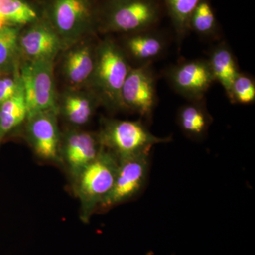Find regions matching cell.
I'll return each instance as SVG.
<instances>
[{"instance_id":"obj_3","label":"cell","mask_w":255,"mask_h":255,"mask_svg":"<svg viewBox=\"0 0 255 255\" xmlns=\"http://www.w3.org/2000/svg\"><path fill=\"white\" fill-rule=\"evenodd\" d=\"M118 167V158L102 147L99 155L76 178L77 192L85 220L97 210L112 190Z\"/></svg>"},{"instance_id":"obj_26","label":"cell","mask_w":255,"mask_h":255,"mask_svg":"<svg viewBox=\"0 0 255 255\" xmlns=\"http://www.w3.org/2000/svg\"><path fill=\"white\" fill-rule=\"evenodd\" d=\"M2 27V26H1V25H0V28H1Z\"/></svg>"},{"instance_id":"obj_19","label":"cell","mask_w":255,"mask_h":255,"mask_svg":"<svg viewBox=\"0 0 255 255\" xmlns=\"http://www.w3.org/2000/svg\"><path fill=\"white\" fill-rule=\"evenodd\" d=\"M95 102V100L87 95L68 94L63 101V113L70 123L84 125L91 119Z\"/></svg>"},{"instance_id":"obj_5","label":"cell","mask_w":255,"mask_h":255,"mask_svg":"<svg viewBox=\"0 0 255 255\" xmlns=\"http://www.w3.org/2000/svg\"><path fill=\"white\" fill-rule=\"evenodd\" d=\"M150 152L119 159L113 187L97 208L105 211L135 199L144 191L148 181Z\"/></svg>"},{"instance_id":"obj_20","label":"cell","mask_w":255,"mask_h":255,"mask_svg":"<svg viewBox=\"0 0 255 255\" xmlns=\"http://www.w3.org/2000/svg\"><path fill=\"white\" fill-rule=\"evenodd\" d=\"M37 18L35 10L22 0H0V25H23Z\"/></svg>"},{"instance_id":"obj_23","label":"cell","mask_w":255,"mask_h":255,"mask_svg":"<svg viewBox=\"0 0 255 255\" xmlns=\"http://www.w3.org/2000/svg\"><path fill=\"white\" fill-rule=\"evenodd\" d=\"M190 27L201 36H210L216 28V19L211 6L206 1L198 4L191 16Z\"/></svg>"},{"instance_id":"obj_2","label":"cell","mask_w":255,"mask_h":255,"mask_svg":"<svg viewBox=\"0 0 255 255\" xmlns=\"http://www.w3.org/2000/svg\"><path fill=\"white\" fill-rule=\"evenodd\" d=\"M97 136L102 147L118 159L150 152L153 146L171 141L156 136L140 121H107Z\"/></svg>"},{"instance_id":"obj_11","label":"cell","mask_w":255,"mask_h":255,"mask_svg":"<svg viewBox=\"0 0 255 255\" xmlns=\"http://www.w3.org/2000/svg\"><path fill=\"white\" fill-rule=\"evenodd\" d=\"M27 119L28 136L36 155L46 160H56L60 145L56 111L39 112Z\"/></svg>"},{"instance_id":"obj_13","label":"cell","mask_w":255,"mask_h":255,"mask_svg":"<svg viewBox=\"0 0 255 255\" xmlns=\"http://www.w3.org/2000/svg\"><path fill=\"white\" fill-rule=\"evenodd\" d=\"M204 101H191L178 111L177 121L183 133L191 140L201 141L213 122Z\"/></svg>"},{"instance_id":"obj_18","label":"cell","mask_w":255,"mask_h":255,"mask_svg":"<svg viewBox=\"0 0 255 255\" xmlns=\"http://www.w3.org/2000/svg\"><path fill=\"white\" fill-rule=\"evenodd\" d=\"M18 30L11 26L0 28V76L18 71L20 51Z\"/></svg>"},{"instance_id":"obj_22","label":"cell","mask_w":255,"mask_h":255,"mask_svg":"<svg viewBox=\"0 0 255 255\" xmlns=\"http://www.w3.org/2000/svg\"><path fill=\"white\" fill-rule=\"evenodd\" d=\"M230 102L240 105H250L255 101L254 79L246 74L239 73L233 82L228 96Z\"/></svg>"},{"instance_id":"obj_9","label":"cell","mask_w":255,"mask_h":255,"mask_svg":"<svg viewBox=\"0 0 255 255\" xmlns=\"http://www.w3.org/2000/svg\"><path fill=\"white\" fill-rule=\"evenodd\" d=\"M158 9L152 0H124L111 11L107 28L110 31L141 32L157 21Z\"/></svg>"},{"instance_id":"obj_17","label":"cell","mask_w":255,"mask_h":255,"mask_svg":"<svg viewBox=\"0 0 255 255\" xmlns=\"http://www.w3.org/2000/svg\"><path fill=\"white\" fill-rule=\"evenodd\" d=\"M26 118L27 110L21 80L15 95L0 107V142Z\"/></svg>"},{"instance_id":"obj_21","label":"cell","mask_w":255,"mask_h":255,"mask_svg":"<svg viewBox=\"0 0 255 255\" xmlns=\"http://www.w3.org/2000/svg\"><path fill=\"white\" fill-rule=\"evenodd\" d=\"M173 21L178 40H182L190 28L191 16L200 0H165Z\"/></svg>"},{"instance_id":"obj_14","label":"cell","mask_w":255,"mask_h":255,"mask_svg":"<svg viewBox=\"0 0 255 255\" xmlns=\"http://www.w3.org/2000/svg\"><path fill=\"white\" fill-rule=\"evenodd\" d=\"M96 49L91 45L82 44L68 52L64 61V74L73 86H80L91 80L95 70Z\"/></svg>"},{"instance_id":"obj_24","label":"cell","mask_w":255,"mask_h":255,"mask_svg":"<svg viewBox=\"0 0 255 255\" xmlns=\"http://www.w3.org/2000/svg\"><path fill=\"white\" fill-rule=\"evenodd\" d=\"M20 84L19 71L0 76V107L15 95Z\"/></svg>"},{"instance_id":"obj_16","label":"cell","mask_w":255,"mask_h":255,"mask_svg":"<svg viewBox=\"0 0 255 255\" xmlns=\"http://www.w3.org/2000/svg\"><path fill=\"white\" fill-rule=\"evenodd\" d=\"M209 61L215 81L222 85L228 96L240 72L234 55L226 45H219L211 51Z\"/></svg>"},{"instance_id":"obj_7","label":"cell","mask_w":255,"mask_h":255,"mask_svg":"<svg viewBox=\"0 0 255 255\" xmlns=\"http://www.w3.org/2000/svg\"><path fill=\"white\" fill-rule=\"evenodd\" d=\"M167 78L174 90L189 102L203 100L215 82L209 61L201 59L174 65L169 70Z\"/></svg>"},{"instance_id":"obj_12","label":"cell","mask_w":255,"mask_h":255,"mask_svg":"<svg viewBox=\"0 0 255 255\" xmlns=\"http://www.w3.org/2000/svg\"><path fill=\"white\" fill-rule=\"evenodd\" d=\"M102 147L97 135L87 132L68 134L63 147V156L70 172L78 177L82 170L100 153Z\"/></svg>"},{"instance_id":"obj_1","label":"cell","mask_w":255,"mask_h":255,"mask_svg":"<svg viewBox=\"0 0 255 255\" xmlns=\"http://www.w3.org/2000/svg\"><path fill=\"white\" fill-rule=\"evenodd\" d=\"M124 52L107 40L96 50L95 70L91 81L101 101L113 108H123L122 87L130 69Z\"/></svg>"},{"instance_id":"obj_8","label":"cell","mask_w":255,"mask_h":255,"mask_svg":"<svg viewBox=\"0 0 255 255\" xmlns=\"http://www.w3.org/2000/svg\"><path fill=\"white\" fill-rule=\"evenodd\" d=\"M50 18L63 43L75 41L91 22V6L88 0H54Z\"/></svg>"},{"instance_id":"obj_15","label":"cell","mask_w":255,"mask_h":255,"mask_svg":"<svg viewBox=\"0 0 255 255\" xmlns=\"http://www.w3.org/2000/svg\"><path fill=\"white\" fill-rule=\"evenodd\" d=\"M126 46L132 58L145 65L162 56L167 43L163 37L144 31L129 37Z\"/></svg>"},{"instance_id":"obj_25","label":"cell","mask_w":255,"mask_h":255,"mask_svg":"<svg viewBox=\"0 0 255 255\" xmlns=\"http://www.w3.org/2000/svg\"><path fill=\"white\" fill-rule=\"evenodd\" d=\"M115 1H124V0H115Z\"/></svg>"},{"instance_id":"obj_4","label":"cell","mask_w":255,"mask_h":255,"mask_svg":"<svg viewBox=\"0 0 255 255\" xmlns=\"http://www.w3.org/2000/svg\"><path fill=\"white\" fill-rule=\"evenodd\" d=\"M27 118L46 111H56L53 60L26 62L19 71Z\"/></svg>"},{"instance_id":"obj_10","label":"cell","mask_w":255,"mask_h":255,"mask_svg":"<svg viewBox=\"0 0 255 255\" xmlns=\"http://www.w3.org/2000/svg\"><path fill=\"white\" fill-rule=\"evenodd\" d=\"M63 44L54 28L45 23H36L18 38L20 55L27 61L53 60Z\"/></svg>"},{"instance_id":"obj_6","label":"cell","mask_w":255,"mask_h":255,"mask_svg":"<svg viewBox=\"0 0 255 255\" xmlns=\"http://www.w3.org/2000/svg\"><path fill=\"white\" fill-rule=\"evenodd\" d=\"M155 79L150 63L130 69L122 87L123 108L150 118L157 102Z\"/></svg>"}]
</instances>
